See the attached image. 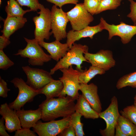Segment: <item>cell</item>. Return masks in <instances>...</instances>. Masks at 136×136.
Here are the masks:
<instances>
[{"label": "cell", "instance_id": "20", "mask_svg": "<svg viewBox=\"0 0 136 136\" xmlns=\"http://www.w3.org/2000/svg\"><path fill=\"white\" fill-rule=\"evenodd\" d=\"M75 106V111L86 119H95L99 117L95 111L82 94H79Z\"/></svg>", "mask_w": 136, "mask_h": 136}, {"label": "cell", "instance_id": "15", "mask_svg": "<svg viewBox=\"0 0 136 136\" xmlns=\"http://www.w3.org/2000/svg\"><path fill=\"white\" fill-rule=\"evenodd\" d=\"M0 114L5 120L6 130L9 132L22 128L17 111L10 108L7 103L1 105Z\"/></svg>", "mask_w": 136, "mask_h": 136}, {"label": "cell", "instance_id": "31", "mask_svg": "<svg viewBox=\"0 0 136 136\" xmlns=\"http://www.w3.org/2000/svg\"><path fill=\"white\" fill-rule=\"evenodd\" d=\"M99 2L98 0H84L83 4L88 11L93 15L95 14Z\"/></svg>", "mask_w": 136, "mask_h": 136}, {"label": "cell", "instance_id": "5", "mask_svg": "<svg viewBox=\"0 0 136 136\" xmlns=\"http://www.w3.org/2000/svg\"><path fill=\"white\" fill-rule=\"evenodd\" d=\"M40 11L37 12L38 16L33 17L32 19L35 25L34 31L35 39L38 42L49 40L52 34L51 30V13L49 9L45 8L41 4Z\"/></svg>", "mask_w": 136, "mask_h": 136}, {"label": "cell", "instance_id": "11", "mask_svg": "<svg viewBox=\"0 0 136 136\" xmlns=\"http://www.w3.org/2000/svg\"><path fill=\"white\" fill-rule=\"evenodd\" d=\"M22 69L27 77L26 83L33 89L39 90L54 80L50 72L42 69L23 66Z\"/></svg>", "mask_w": 136, "mask_h": 136}, {"label": "cell", "instance_id": "39", "mask_svg": "<svg viewBox=\"0 0 136 136\" xmlns=\"http://www.w3.org/2000/svg\"><path fill=\"white\" fill-rule=\"evenodd\" d=\"M115 136H126L121 131L119 127L117 124L115 127Z\"/></svg>", "mask_w": 136, "mask_h": 136}, {"label": "cell", "instance_id": "16", "mask_svg": "<svg viewBox=\"0 0 136 136\" xmlns=\"http://www.w3.org/2000/svg\"><path fill=\"white\" fill-rule=\"evenodd\" d=\"M79 90L91 107L99 113L102 110L101 104L98 94V87L93 83L89 84H81Z\"/></svg>", "mask_w": 136, "mask_h": 136}, {"label": "cell", "instance_id": "27", "mask_svg": "<svg viewBox=\"0 0 136 136\" xmlns=\"http://www.w3.org/2000/svg\"><path fill=\"white\" fill-rule=\"evenodd\" d=\"M122 0H101L99 2L95 14L107 10L116 9L121 4Z\"/></svg>", "mask_w": 136, "mask_h": 136}, {"label": "cell", "instance_id": "28", "mask_svg": "<svg viewBox=\"0 0 136 136\" xmlns=\"http://www.w3.org/2000/svg\"><path fill=\"white\" fill-rule=\"evenodd\" d=\"M120 112L122 116L136 126V106L133 105L127 106Z\"/></svg>", "mask_w": 136, "mask_h": 136}, {"label": "cell", "instance_id": "24", "mask_svg": "<svg viewBox=\"0 0 136 136\" xmlns=\"http://www.w3.org/2000/svg\"><path fill=\"white\" fill-rule=\"evenodd\" d=\"M117 125L121 131L126 136H136V126L120 115Z\"/></svg>", "mask_w": 136, "mask_h": 136}, {"label": "cell", "instance_id": "7", "mask_svg": "<svg viewBox=\"0 0 136 136\" xmlns=\"http://www.w3.org/2000/svg\"><path fill=\"white\" fill-rule=\"evenodd\" d=\"M111 101L108 107L104 111L98 113L99 117L104 119L106 123L105 129H100V133L103 136H115V127L120 115L117 98L114 96Z\"/></svg>", "mask_w": 136, "mask_h": 136}, {"label": "cell", "instance_id": "23", "mask_svg": "<svg viewBox=\"0 0 136 136\" xmlns=\"http://www.w3.org/2000/svg\"><path fill=\"white\" fill-rule=\"evenodd\" d=\"M106 71L99 67L92 65L88 70L82 72L79 77L80 84H87L90 80L97 75L104 74Z\"/></svg>", "mask_w": 136, "mask_h": 136}, {"label": "cell", "instance_id": "40", "mask_svg": "<svg viewBox=\"0 0 136 136\" xmlns=\"http://www.w3.org/2000/svg\"><path fill=\"white\" fill-rule=\"evenodd\" d=\"M134 105L136 106V92L135 96L134 97Z\"/></svg>", "mask_w": 136, "mask_h": 136}, {"label": "cell", "instance_id": "2", "mask_svg": "<svg viewBox=\"0 0 136 136\" xmlns=\"http://www.w3.org/2000/svg\"><path fill=\"white\" fill-rule=\"evenodd\" d=\"M88 47L86 45L74 43L64 56L51 69L50 74L52 75L61 69L68 68L72 65L76 66V69L81 72L84 71V70L82 69L81 64L83 61L88 62L83 54L88 52Z\"/></svg>", "mask_w": 136, "mask_h": 136}, {"label": "cell", "instance_id": "42", "mask_svg": "<svg viewBox=\"0 0 136 136\" xmlns=\"http://www.w3.org/2000/svg\"><path fill=\"white\" fill-rule=\"evenodd\" d=\"M99 2H100L101 0H98Z\"/></svg>", "mask_w": 136, "mask_h": 136}, {"label": "cell", "instance_id": "4", "mask_svg": "<svg viewBox=\"0 0 136 136\" xmlns=\"http://www.w3.org/2000/svg\"><path fill=\"white\" fill-rule=\"evenodd\" d=\"M62 73V76L59 79L63 83V88L58 97L67 95L74 100H77L79 94L78 91L80 86L79 77L82 72L74 69L72 65L68 68L59 70Z\"/></svg>", "mask_w": 136, "mask_h": 136}, {"label": "cell", "instance_id": "36", "mask_svg": "<svg viewBox=\"0 0 136 136\" xmlns=\"http://www.w3.org/2000/svg\"><path fill=\"white\" fill-rule=\"evenodd\" d=\"M59 136H76L74 129L71 124L64 129L58 135Z\"/></svg>", "mask_w": 136, "mask_h": 136}, {"label": "cell", "instance_id": "30", "mask_svg": "<svg viewBox=\"0 0 136 136\" xmlns=\"http://www.w3.org/2000/svg\"><path fill=\"white\" fill-rule=\"evenodd\" d=\"M21 6L29 8L31 11H37L39 10L40 4L38 0H16Z\"/></svg>", "mask_w": 136, "mask_h": 136}, {"label": "cell", "instance_id": "37", "mask_svg": "<svg viewBox=\"0 0 136 136\" xmlns=\"http://www.w3.org/2000/svg\"><path fill=\"white\" fill-rule=\"evenodd\" d=\"M10 43L9 39L3 35L0 36V50H3Z\"/></svg>", "mask_w": 136, "mask_h": 136}, {"label": "cell", "instance_id": "33", "mask_svg": "<svg viewBox=\"0 0 136 136\" xmlns=\"http://www.w3.org/2000/svg\"><path fill=\"white\" fill-rule=\"evenodd\" d=\"M47 2L53 3L58 6L60 8H62L64 5L67 4H76L79 0H46Z\"/></svg>", "mask_w": 136, "mask_h": 136}, {"label": "cell", "instance_id": "25", "mask_svg": "<svg viewBox=\"0 0 136 136\" xmlns=\"http://www.w3.org/2000/svg\"><path fill=\"white\" fill-rule=\"evenodd\" d=\"M126 86L136 88V72L123 76L117 81L116 87L118 89Z\"/></svg>", "mask_w": 136, "mask_h": 136}, {"label": "cell", "instance_id": "6", "mask_svg": "<svg viewBox=\"0 0 136 136\" xmlns=\"http://www.w3.org/2000/svg\"><path fill=\"white\" fill-rule=\"evenodd\" d=\"M10 82L19 90L17 98L9 105L12 109L16 111L21 109L25 104L32 101L34 98L39 94V90L33 89L21 78H15Z\"/></svg>", "mask_w": 136, "mask_h": 136}, {"label": "cell", "instance_id": "14", "mask_svg": "<svg viewBox=\"0 0 136 136\" xmlns=\"http://www.w3.org/2000/svg\"><path fill=\"white\" fill-rule=\"evenodd\" d=\"M103 29H104V25L100 21L99 24L95 26H88L78 31L72 29L67 33L66 43L70 49L76 41L81 38L87 37H89L92 39L95 34L101 31Z\"/></svg>", "mask_w": 136, "mask_h": 136}, {"label": "cell", "instance_id": "19", "mask_svg": "<svg viewBox=\"0 0 136 136\" xmlns=\"http://www.w3.org/2000/svg\"><path fill=\"white\" fill-rule=\"evenodd\" d=\"M2 20L4 24L3 29L1 32L9 39L11 35L23 27L27 21L26 18L23 16L7 17L5 19Z\"/></svg>", "mask_w": 136, "mask_h": 136}, {"label": "cell", "instance_id": "22", "mask_svg": "<svg viewBox=\"0 0 136 136\" xmlns=\"http://www.w3.org/2000/svg\"><path fill=\"white\" fill-rule=\"evenodd\" d=\"M21 6L17 1H8L5 9L7 17H23L27 13L31 11L30 9L24 10Z\"/></svg>", "mask_w": 136, "mask_h": 136}, {"label": "cell", "instance_id": "8", "mask_svg": "<svg viewBox=\"0 0 136 136\" xmlns=\"http://www.w3.org/2000/svg\"><path fill=\"white\" fill-rule=\"evenodd\" d=\"M51 13V32L56 40L60 41L66 38V28L69 21L66 13L55 5L52 7Z\"/></svg>", "mask_w": 136, "mask_h": 136}, {"label": "cell", "instance_id": "12", "mask_svg": "<svg viewBox=\"0 0 136 136\" xmlns=\"http://www.w3.org/2000/svg\"><path fill=\"white\" fill-rule=\"evenodd\" d=\"M100 20L104 25V29L108 32L109 40L114 36H117L120 38L123 44H126L129 43L136 34V25H128L123 22H120L118 25L110 24L103 17H101Z\"/></svg>", "mask_w": 136, "mask_h": 136}, {"label": "cell", "instance_id": "1", "mask_svg": "<svg viewBox=\"0 0 136 136\" xmlns=\"http://www.w3.org/2000/svg\"><path fill=\"white\" fill-rule=\"evenodd\" d=\"M75 100L67 95L46 99L39 105L42 112L41 119L49 121L59 117L70 116L75 112Z\"/></svg>", "mask_w": 136, "mask_h": 136}, {"label": "cell", "instance_id": "21", "mask_svg": "<svg viewBox=\"0 0 136 136\" xmlns=\"http://www.w3.org/2000/svg\"><path fill=\"white\" fill-rule=\"evenodd\" d=\"M63 88L62 83L60 80H53L39 90V94H44L46 99L58 97Z\"/></svg>", "mask_w": 136, "mask_h": 136}, {"label": "cell", "instance_id": "34", "mask_svg": "<svg viewBox=\"0 0 136 136\" xmlns=\"http://www.w3.org/2000/svg\"><path fill=\"white\" fill-rule=\"evenodd\" d=\"M33 131L27 128H21L16 130L14 136H36L37 134Z\"/></svg>", "mask_w": 136, "mask_h": 136}, {"label": "cell", "instance_id": "13", "mask_svg": "<svg viewBox=\"0 0 136 136\" xmlns=\"http://www.w3.org/2000/svg\"><path fill=\"white\" fill-rule=\"evenodd\" d=\"M86 59L91 65L101 68L105 71L114 67L116 63L112 52L109 50H100L95 53L88 52L84 53Z\"/></svg>", "mask_w": 136, "mask_h": 136}, {"label": "cell", "instance_id": "9", "mask_svg": "<svg viewBox=\"0 0 136 136\" xmlns=\"http://www.w3.org/2000/svg\"><path fill=\"white\" fill-rule=\"evenodd\" d=\"M66 13L72 29L75 31L87 26L94 20L92 15L88 11L83 3L77 4Z\"/></svg>", "mask_w": 136, "mask_h": 136}, {"label": "cell", "instance_id": "18", "mask_svg": "<svg viewBox=\"0 0 136 136\" xmlns=\"http://www.w3.org/2000/svg\"><path fill=\"white\" fill-rule=\"evenodd\" d=\"M17 112L22 128L33 127L41 119V110L39 107L35 110H25L23 108L17 111Z\"/></svg>", "mask_w": 136, "mask_h": 136}, {"label": "cell", "instance_id": "29", "mask_svg": "<svg viewBox=\"0 0 136 136\" xmlns=\"http://www.w3.org/2000/svg\"><path fill=\"white\" fill-rule=\"evenodd\" d=\"M14 64L4 53L3 50H0V69L6 70Z\"/></svg>", "mask_w": 136, "mask_h": 136}, {"label": "cell", "instance_id": "26", "mask_svg": "<svg viewBox=\"0 0 136 136\" xmlns=\"http://www.w3.org/2000/svg\"><path fill=\"white\" fill-rule=\"evenodd\" d=\"M82 115L75 112L71 116V124L73 126L76 136H83L85 135L83 129V124L81 122Z\"/></svg>", "mask_w": 136, "mask_h": 136}, {"label": "cell", "instance_id": "41", "mask_svg": "<svg viewBox=\"0 0 136 136\" xmlns=\"http://www.w3.org/2000/svg\"><path fill=\"white\" fill-rule=\"evenodd\" d=\"M2 4V0H0V5H1Z\"/></svg>", "mask_w": 136, "mask_h": 136}, {"label": "cell", "instance_id": "3", "mask_svg": "<svg viewBox=\"0 0 136 136\" xmlns=\"http://www.w3.org/2000/svg\"><path fill=\"white\" fill-rule=\"evenodd\" d=\"M24 39L27 43L26 47L23 49H19L14 55L28 58V63L33 66H42L45 63L51 60L52 58L50 55L45 53L36 40L29 39L25 37Z\"/></svg>", "mask_w": 136, "mask_h": 136}, {"label": "cell", "instance_id": "38", "mask_svg": "<svg viewBox=\"0 0 136 136\" xmlns=\"http://www.w3.org/2000/svg\"><path fill=\"white\" fill-rule=\"evenodd\" d=\"M5 120L2 117L0 119V135L1 136H10L6 131V128L4 125Z\"/></svg>", "mask_w": 136, "mask_h": 136}, {"label": "cell", "instance_id": "10", "mask_svg": "<svg viewBox=\"0 0 136 136\" xmlns=\"http://www.w3.org/2000/svg\"><path fill=\"white\" fill-rule=\"evenodd\" d=\"M70 116L46 122L38 121L33 129L39 136H56L70 125Z\"/></svg>", "mask_w": 136, "mask_h": 136}, {"label": "cell", "instance_id": "35", "mask_svg": "<svg viewBox=\"0 0 136 136\" xmlns=\"http://www.w3.org/2000/svg\"><path fill=\"white\" fill-rule=\"evenodd\" d=\"M10 90L8 88L7 83L0 77V96L3 98L7 97L8 92Z\"/></svg>", "mask_w": 136, "mask_h": 136}, {"label": "cell", "instance_id": "17", "mask_svg": "<svg viewBox=\"0 0 136 136\" xmlns=\"http://www.w3.org/2000/svg\"><path fill=\"white\" fill-rule=\"evenodd\" d=\"M60 41L55 40L50 43L44 41L38 42L50 54L51 58L58 62L64 56L70 49L66 43H62Z\"/></svg>", "mask_w": 136, "mask_h": 136}, {"label": "cell", "instance_id": "32", "mask_svg": "<svg viewBox=\"0 0 136 136\" xmlns=\"http://www.w3.org/2000/svg\"><path fill=\"white\" fill-rule=\"evenodd\" d=\"M130 3V12L127 15L130 18L134 23V25H136V1L133 0H128Z\"/></svg>", "mask_w": 136, "mask_h": 136}]
</instances>
